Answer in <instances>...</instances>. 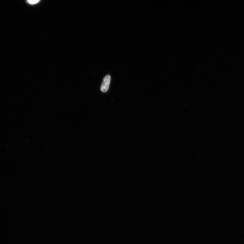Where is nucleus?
<instances>
[{
  "label": "nucleus",
  "mask_w": 244,
  "mask_h": 244,
  "mask_svg": "<svg viewBox=\"0 0 244 244\" xmlns=\"http://www.w3.org/2000/svg\"><path fill=\"white\" fill-rule=\"evenodd\" d=\"M111 77L109 75L105 76L103 79V83L101 86L100 90L102 92H106L109 89Z\"/></svg>",
  "instance_id": "f257e3e1"
},
{
  "label": "nucleus",
  "mask_w": 244,
  "mask_h": 244,
  "mask_svg": "<svg viewBox=\"0 0 244 244\" xmlns=\"http://www.w3.org/2000/svg\"><path fill=\"white\" fill-rule=\"evenodd\" d=\"M39 1H37V0H33V1L29 0V1H27V2L29 3L30 4L34 5L39 2Z\"/></svg>",
  "instance_id": "f03ea898"
}]
</instances>
